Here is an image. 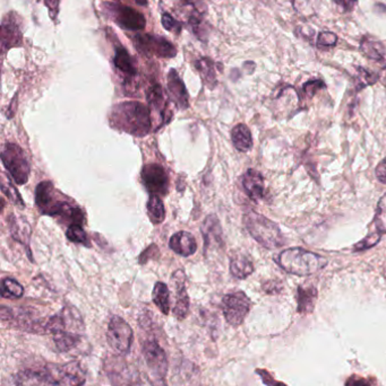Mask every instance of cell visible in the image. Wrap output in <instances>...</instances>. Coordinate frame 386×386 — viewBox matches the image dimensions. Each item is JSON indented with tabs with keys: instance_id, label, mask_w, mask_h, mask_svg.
Returning a JSON list of instances; mask_svg holds the SVG:
<instances>
[{
	"instance_id": "cell-12",
	"label": "cell",
	"mask_w": 386,
	"mask_h": 386,
	"mask_svg": "<svg viewBox=\"0 0 386 386\" xmlns=\"http://www.w3.org/2000/svg\"><path fill=\"white\" fill-rule=\"evenodd\" d=\"M142 180L151 195H166L169 190V177L164 166L149 164L142 170Z\"/></svg>"
},
{
	"instance_id": "cell-26",
	"label": "cell",
	"mask_w": 386,
	"mask_h": 386,
	"mask_svg": "<svg viewBox=\"0 0 386 386\" xmlns=\"http://www.w3.org/2000/svg\"><path fill=\"white\" fill-rule=\"evenodd\" d=\"M55 345H56L58 350L67 352L71 349L76 348L80 342H82V336L78 332H71V331H64L54 336Z\"/></svg>"
},
{
	"instance_id": "cell-45",
	"label": "cell",
	"mask_w": 386,
	"mask_h": 386,
	"mask_svg": "<svg viewBox=\"0 0 386 386\" xmlns=\"http://www.w3.org/2000/svg\"><path fill=\"white\" fill-rule=\"evenodd\" d=\"M47 6L50 9V14L52 15V10H58V5H59V0H45Z\"/></svg>"
},
{
	"instance_id": "cell-35",
	"label": "cell",
	"mask_w": 386,
	"mask_h": 386,
	"mask_svg": "<svg viewBox=\"0 0 386 386\" xmlns=\"http://www.w3.org/2000/svg\"><path fill=\"white\" fill-rule=\"evenodd\" d=\"M1 191L3 195L8 198L9 200L12 201L13 204L17 205V206L24 207L23 199H22L21 195L18 193L15 186H13L10 181L7 180L6 175H3V182H1Z\"/></svg>"
},
{
	"instance_id": "cell-21",
	"label": "cell",
	"mask_w": 386,
	"mask_h": 386,
	"mask_svg": "<svg viewBox=\"0 0 386 386\" xmlns=\"http://www.w3.org/2000/svg\"><path fill=\"white\" fill-rule=\"evenodd\" d=\"M360 50L369 59L383 61L386 50L382 42L371 36H365L360 41Z\"/></svg>"
},
{
	"instance_id": "cell-6",
	"label": "cell",
	"mask_w": 386,
	"mask_h": 386,
	"mask_svg": "<svg viewBox=\"0 0 386 386\" xmlns=\"http://www.w3.org/2000/svg\"><path fill=\"white\" fill-rule=\"evenodd\" d=\"M143 357L152 380L161 386H166V378L169 363L164 348L155 340H148L143 345Z\"/></svg>"
},
{
	"instance_id": "cell-20",
	"label": "cell",
	"mask_w": 386,
	"mask_h": 386,
	"mask_svg": "<svg viewBox=\"0 0 386 386\" xmlns=\"http://www.w3.org/2000/svg\"><path fill=\"white\" fill-rule=\"evenodd\" d=\"M8 225L13 237L29 250L31 236L30 224L23 217L12 215L8 218Z\"/></svg>"
},
{
	"instance_id": "cell-44",
	"label": "cell",
	"mask_w": 386,
	"mask_h": 386,
	"mask_svg": "<svg viewBox=\"0 0 386 386\" xmlns=\"http://www.w3.org/2000/svg\"><path fill=\"white\" fill-rule=\"evenodd\" d=\"M263 289L269 294H273V292H280V289H278V283L276 281H269V283L263 285Z\"/></svg>"
},
{
	"instance_id": "cell-15",
	"label": "cell",
	"mask_w": 386,
	"mask_h": 386,
	"mask_svg": "<svg viewBox=\"0 0 386 386\" xmlns=\"http://www.w3.org/2000/svg\"><path fill=\"white\" fill-rule=\"evenodd\" d=\"M16 383L17 386H63L47 369H25L17 375Z\"/></svg>"
},
{
	"instance_id": "cell-17",
	"label": "cell",
	"mask_w": 386,
	"mask_h": 386,
	"mask_svg": "<svg viewBox=\"0 0 386 386\" xmlns=\"http://www.w3.org/2000/svg\"><path fill=\"white\" fill-rule=\"evenodd\" d=\"M169 246L182 257H190L197 251L196 239L188 232H178L170 239Z\"/></svg>"
},
{
	"instance_id": "cell-46",
	"label": "cell",
	"mask_w": 386,
	"mask_h": 386,
	"mask_svg": "<svg viewBox=\"0 0 386 386\" xmlns=\"http://www.w3.org/2000/svg\"><path fill=\"white\" fill-rule=\"evenodd\" d=\"M182 1L184 3H187V5H192V6H193V5H195L199 0H182Z\"/></svg>"
},
{
	"instance_id": "cell-24",
	"label": "cell",
	"mask_w": 386,
	"mask_h": 386,
	"mask_svg": "<svg viewBox=\"0 0 386 386\" xmlns=\"http://www.w3.org/2000/svg\"><path fill=\"white\" fill-rule=\"evenodd\" d=\"M22 34L17 25L13 21H3L1 27V43L3 49L21 45Z\"/></svg>"
},
{
	"instance_id": "cell-32",
	"label": "cell",
	"mask_w": 386,
	"mask_h": 386,
	"mask_svg": "<svg viewBox=\"0 0 386 386\" xmlns=\"http://www.w3.org/2000/svg\"><path fill=\"white\" fill-rule=\"evenodd\" d=\"M24 294V288L21 283L13 278L3 279L1 283V296L9 299H18Z\"/></svg>"
},
{
	"instance_id": "cell-39",
	"label": "cell",
	"mask_w": 386,
	"mask_h": 386,
	"mask_svg": "<svg viewBox=\"0 0 386 386\" xmlns=\"http://www.w3.org/2000/svg\"><path fill=\"white\" fill-rule=\"evenodd\" d=\"M338 41V36L334 33L323 32L318 36L317 45L318 47H334Z\"/></svg>"
},
{
	"instance_id": "cell-13",
	"label": "cell",
	"mask_w": 386,
	"mask_h": 386,
	"mask_svg": "<svg viewBox=\"0 0 386 386\" xmlns=\"http://www.w3.org/2000/svg\"><path fill=\"white\" fill-rule=\"evenodd\" d=\"M47 371L63 386H83L87 380L85 371L78 362L65 365H48Z\"/></svg>"
},
{
	"instance_id": "cell-8",
	"label": "cell",
	"mask_w": 386,
	"mask_h": 386,
	"mask_svg": "<svg viewBox=\"0 0 386 386\" xmlns=\"http://www.w3.org/2000/svg\"><path fill=\"white\" fill-rule=\"evenodd\" d=\"M106 373L113 386H143L140 373L122 357L113 356L106 360Z\"/></svg>"
},
{
	"instance_id": "cell-30",
	"label": "cell",
	"mask_w": 386,
	"mask_h": 386,
	"mask_svg": "<svg viewBox=\"0 0 386 386\" xmlns=\"http://www.w3.org/2000/svg\"><path fill=\"white\" fill-rule=\"evenodd\" d=\"M148 215L152 223L155 225L161 224L166 218L164 205L158 195H151L148 202Z\"/></svg>"
},
{
	"instance_id": "cell-37",
	"label": "cell",
	"mask_w": 386,
	"mask_h": 386,
	"mask_svg": "<svg viewBox=\"0 0 386 386\" xmlns=\"http://www.w3.org/2000/svg\"><path fill=\"white\" fill-rule=\"evenodd\" d=\"M380 237H382V233H380V232L369 234V236H366L365 239H362L360 242L355 245L354 251H364L374 248L375 245L380 243Z\"/></svg>"
},
{
	"instance_id": "cell-42",
	"label": "cell",
	"mask_w": 386,
	"mask_h": 386,
	"mask_svg": "<svg viewBox=\"0 0 386 386\" xmlns=\"http://www.w3.org/2000/svg\"><path fill=\"white\" fill-rule=\"evenodd\" d=\"M375 175H376V177H378V180L380 182L386 184V158L380 162L378 168H376V171H375Z\"/></svg>"
},
{
	"instance_id": "cell-27",
	"label": "cell",
	"mask_w": 386,
	"mask_h": 386,
	"mask_svg": "<svg viewBox=\"0 0 386 386\" xmlns=\"http://www.w3.org/2000/svg\"><path fill=\"white\" fill-rule=\"evenodd\" d=\"M317 290L315 287H299L298 288V311L309 313L314 310Z\"/></svg>"
},
{
	"instance_id": "cell-38",
	"label": "cell",
	"mask_w": 386,
	"mask_h": 386,
	"mask_svg": "<svg viewBox=\"0 0 386 386\" xmlns=\"http://www.w3.org/2000/svg\"><path fill=\"white\" fill-rule=\"evenodd\" d=\"M324 87H325V84H324L323 80H309V82H307V83L303 85V94H305L306 98H312L318 91H321Z\"/></svg>"
},
{
	"instance_id": "cell-23",
	"label": "cell",
	"mask_w": 386,
	"mask_h": 386,
	"mask_svg": "<svg viewBox=\"0 0 386 386\" xmlns=\"http://www.w3.org/2000/svg\"><path fill=\"white\" fill-rule=\"evenodd\" d=\"M230 272L237 279H246L254 272V265L252 260L243 254L232 257L230 261Z\"/></svg>"
},
{
	"instance_id": "cell-16",
	"label": "cell",
	"mask_w": 386,
	"mask_h": 386,
	"mask_svg": "<svg viewBox=\"0 0 386 386\" xmlns=\"http://www.w3.org/2000/svg\"><path fill=\"white\" fill-rule=\"evenodd\" d=\"M168 89L176 105L178 106L179 109H187L190 106L187 89L175 69H171L168 74Z\"/></svg>"
},
{
	"instance_id": "cell-7",
	"label": "cell",
	"mask_w": 386,
	"mask_h": 386,
	"mask_svg": "<svg viewBox=\"0 0 386 386\" xmlns=\"http://www.w3.org/2000/svg\"><path fill=\"white\" fill-rule=\"evenodd\" d=\"M133 340L134 332L131 325L120 316H113L107 329V341L110 348L119 356H125L131 350Z\"/></svg>"
},
{
	"instance_id": "cell-14",
	"label": "cell",
	"mask_w": 386,
	"mask_h": 386,
	"mask_svg": "<svg viewBox=\"0 0 386 386\" xmlns=\"http://www.w3.org/2000/svg\"><path fill=\"white\" fill-rule=\"evenodd\" d=\"M171 283L175 287L176 299L173 312L178 320H185L190 313V296L186 289V276L183 270H177L171 277Z\"/></svg>"
},
{
	"instance_id": "cell-10",
	"label": "cell",
	"mask_w": 386,
	"mask_h": 386,
	"mask_svg": "<svg viewBox=\"0 0 386 386\" xmlns=\"http://www.w3.org/2000/svg\"><path fill=\"white\" fill-rule=\"evenodd\" d=\"M135 47L145 53H151L159 58H173L177 54V49L166 38L152 34H138L131 38Z\"/></svg>"
},
{
	"instance_id": "cell-31",
	"label": "cell",
	"mask_w": 386,
	"mask_h": 386,
	"mask_svg": "<svg viewBox=\"0 0 386 386\" xmlns=\"http://www.w3.org/2000/svg\"><path fill=\"white\" fill-rule=\"evenodd\" d=\"M148 101H149L150 105L153 109L157 110V111H159V113H161L162 120H164V113L166 111V100H164V91H162V87L159 84L152 86L151 89L149 91V94H148Z\"/></svg>"
},
{
	"instance_id": "cell-9",
	"label": "cell",
	"mask_w": 386,
	"mask_h": 386,
	"mask_svg": "<svg viewBox=\"0 0 386 386\" xmlns=\"http://www.w3.org/2000/svg\"><path fill=\"white\" fill-rule=\"evenodd\" d=\"M250 311V299L244 292H235L224 296L222 312L226 321L232 327L243 325Z\"/></svg>"
},
{
	"instance_id": "cell-11",
	"label": "cell",
	"mask_w": 386,
	"mask_h": 386,
	"mask_svg": "<svg viewBox=\"0 0 386 386\" xmlns=\"http://www.w3.org/2000/svg\"><path fill=\"white\" fill-rule=\"evenodd\" d=\"M106 6L110 9L113 20L122 29L128 31H141L145 27V17L136 9L124 6L120 3H106Z\"/></svg>"
},
{
	"instance_id": "cell-2",
	"label": "cell",
	"mask_w": 386,
	"mask_h": 386,
	"mask_svg": "<svg viewBox=\"0 0 386 386\" xmlns=\"http://www.w3.org/2000/svg\"><path fill=\"white\" fill-rule=\"evenodd\" d=\"M276 261L285 272L300 277L316 274L327 265L325 258L301 248L283 251Z\"/></svg>"
},
{
	"instance_id": "cell-41",
	"label": "cell",
	"mask_w": 386,
	"mask_h": 386,
	"mask_svg": "<svg viewBox=\"0 0 386 386\" xmlns=\"http://www.w3.org/2000/svg\"><path fill=\"white\" fill-rule=\"evenodd\" d=\"M336 3V6L341 9V12H351L356 6L358 0H333Z\"/></svg>"
},
{
	"instance_id": "cell-3",
	"label": "cell",
	"mask_w": 386,
	"mask_h": 386,
	"mask_svg": "<svg viewBox=\"0 0 386 386\" xmlns=\"http://www.w3.org/2000/svg\"><path fill=\"white\" fill-rule=\"evenodd\" d=\"M244 225L252 239L265 248L273 250L285 245V237L279 226L259 212L252 210L246 212L244 215Z\"/></svg>"
},
{
	"instance_id": "cell-40",
	"label": "cell",
	"mask_w": 386,
	"mask_h": 386,
	"mask_svg": "<svg viewBox=\"0 0 386 386\" xmlns=\"http://www.w3.org/2000/svg\"><path fill=\"white\" fill-rule=\"evenodd\" d=\"M162 25H164V29L169 32L176 33V34H179L180 31H182V25L179 23L178 21H176L175 18L173 16L169 15V14H164L162 15Z\"/></svg>"
},
{
	"instance_id": "cell-47",
	"label": "cell",
	"mask_w": 386,
	"mask_h": 386,
	"mask_svg": "<svg viewBox=\"0 0 386 386\" xmlns=\"http://www.w3.org/2000/svg\"><path fill=\"white\" fill-rule=\"evenodd\" d=\"M136 3L141 5V6H145L146 3H148V0H136Z\"/></svg>"
},
{
	"instance_id": "cell-33",
	"label": "cell",
	"mask_w": 386,
	"mask_h": 386,
	"mask_svg": "<svg viewBox=\"0 0 386 386\" xmlns=\"http://www.w3.org/2000/svg\"><path fill=\"white\" fill-rule=\"evenodd\" d=\"M355 80H356L357 89H364L366 86H371L373 84L376 83L378 80V75L371 73V71L367 70V69L358 67L356 69V76H355Z\"/></svg>"
},
{
	"instance_id": "cell-34",
	"label": "cell",
	"mask_w": 386,
	"mask_h": 386,
	"mask_svg": "<svg viewBox=\"0 0 386 386\" xmlns=\"http://www.w3.org/2000/svg\"><path fill=\"white\" fill-rule=\"evenodd\" d=\"M67 239L73 243L78 244H84L89 246V241H87V235L85 230H83V226L80 224L69 225V230L66 232Z\"/></svg>"
},
{
	"instance_id": "cell-4",
	"label": "cell",
	"mask_w": 386,
	"mask_h": 386,
	"mask_svg": "<svg viewBox=\"0 0 386 386\" xmlns=\"http://www.w3.org/2000/svg\"><path fill=\"white\" fill-rule=\"evenodd\" d=\"M36 204L42 214L56 216L66 221L74 218L78 209V206L60 200L59 192H57L50 181H43L36 186Z\"/></svg>"
},
{
	"instance_id": "cell-1",
	"label": "cell",
	"mask_w": 386,
	"mask_h": 386,
	"mask_svg": "<svg viewBox=\"0 0 386 386\" xmlns=\"http://www.w3.org/2000/svg\"><path fill=\"white\" fill-rule=\"evenodd\" d=\"M113 128L137 137H144L151 130V112L140 102H122L113 107L110 114Z\"/></svg>"
},
{
	"instance_id": "cell-36",
	"label": "cell",
	"mask_w": 386,
	"mask_h": 386,
	"mask_svg": "<svg viewBox=\"0 0 386 386\" xmlns=\"http://www.w3.org/2000/svg\"><path fill=\"white\" fill-rule=\"evenodd\" d=\"M375 225L380 233H386V195L380 198L378 201L376 216H375Z\"/></svg>"
},
{
	"instance_id": "cell-29",
	"label": "cell",
	"mask_w": 386,
	"mask_h": 386,
	"mask_svg": "<svg viewBox=\"0 0 386 386\" xmlns=\"http://www.w3.org/2000/svg\"><path fill=\"white\" fill-rule=\"evenodd\" d=\"M195 66H196V69L199 70V75L202 76L205 84L210 89H213L214 86L217 85V75L214 70L213 61L208 58H202V59L197 60Z\"/></svg>"
},
{
	"instance_id": "cell-19",
	"label": "cell",
	"mask_w": 386,
	"mask_h": 386,
	"mask_svg": "<svg viewBox=\"0 0 386 386\" xmlns=\"http://www.w3.org/2000/svg\"><path fill=\"white\" fill-rule=\"evenodd\" d=\"M202 234L204 237L205 250L211 248L213 244H222V228L217 216L210 215L205 218L202 225Z\"/></svg>"
},
{
	"instance_id": "cell-18",
	"label": "cell",
	"mask_w": 386,
	"mask_h": 386,
	"mask_svg": "<svg viewBox=\"0 0 386 386\" xmlns=\"http://www.w3.org/2000/svg\"><path fill=\"white\" fill-rule=\"evenodd\" d=\"M243 186L247 195L252 201L261 200L264 197V179L256 170H248L243 177Z\"/></svg>"
},
{
	"instance_id": "cell-28",
	"label": "cell",
	"mask_w": 386,
	"mask_h": 386,
	"mask_svg": "<svg viewBox=\"0 0 386 386\" xmlns=\"http://www.w3.org/2000/svg\"><path fill=\"white\" fill-rule=\"evenodd\" d=\"M115 66L116 68L127 75V76H136L137 70L135 68L134 62L131 59V54L124 47H119L116 50V56H115Z\"/></svg>"
},
{
	"instance_id": "cell-22",
	"label": "cell",
	"mask_w": 386,
	"mask_h": 386,
	"mask_svg": "<svg viewBox=\"0 0 386 386\" xmlns=\"http://www.w3.org/2000/svg\"><path fill=\"white\" fill-rule=\"evenodd\" d=\"M232 144L236 149L243 153L250 151L252 147V137L250 128L246 124H239L231 131Z\"/></svg>"
},
{
	"instance_id": "cell-43",
	"label": "cell",
	"mask_w": 386,
	"mask_h": 386,
	"mask_svg": "<svg viewBox=\"0 0 386 386\" xmlns=\"http://www.w3.org/2000/svg\"><path fill=\"white\" fill-rule=\"evenodd\" d=\"M345 386H369V382L360 376H351L347 380Z\"/></svg>"
},
{
	"instance_id": "cell-5",
	"label": "cell",
	"mask_w": 386,
	"mask_h": 386,
	"mask_svg": "<svg viewBox=\"0 0 386 386\" xmlns=\"http://www.w3.org/2000/svg\"><path fill=\"white\" fill-rule=\"evenodd\" d=\"M1 161L16 184L23 186L27 182L30 177V164L27 162L23 149L18 144L7 142L3 146Z\"/></svg>"
},
{
	"instance_id": "cell-48",
	"label": "cell",
	"mask_w": 386,
	"mask_h": 386,
	"mask_svg": "<svg viewBox=\"0 0 386 386\" xmlns=\"http://www.w3.org/2000/svg\"><path fill=\"white\" fill-rule=\"evenodd\" d=\"M385 82H386V68H385Z\"/></svg>"
},
{
	"instance_id": "cell-25",
	"label": "cell",
	"mask_w": 386,
	"mask_h": 386,
	"mask_svg": "<svg viewBox=\"0 0 386 386\" xmlns=\"http://www.w3.org/2000/svg\"><path fill=\"white\" fill-rule=\"evenodd\" d=\"M152 299L153 303L158 306L159 310L164 313V316H168L170 313V292L169 288L166 283H155L153 288V294H152Z\"/></svg>"
}]
</instances>
